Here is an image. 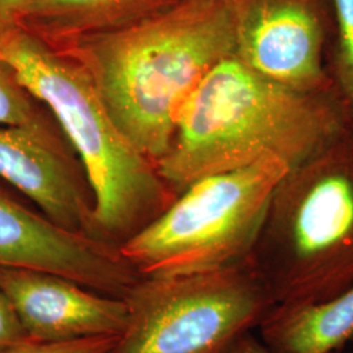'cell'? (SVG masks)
Here are the masks:
<instances>
[{
	"label": "cell",
	"instance_id": "1",
	"mask_svg": "<svg viewBox=\"0 0 353 353\" xmlns=\"http://www.w3.org/2000/svg\"><path fill=\"white\" fill-rule=\"evenodd\" d=\"M348 127L332 92L305 93L268 80L232 54L216 64L183 105L157 168L176 196L204 176L276 156L290 168Z\"/></svg>",
	"mask_w": 353,
	"mask_h": 353
},
{
	"label": "cell",
	"instance_id": "2",
	"mask_svg": "<svg viewBox=\"0 0 353 353\" xmlns=\"http://www.w3.org/2000/svg\"><path fill=\"white\" fill-rule=\"evenodd\" d=\"M234 50L229 0H182L64 54L87 71L114 123L157 165L203 79Z\"/></svg>",
	"mask_w": 353,
	"mask_h": 353
},
{
	"label": "cell",
	"instance_id": "3",
	"mask_svg": "<svg viewBox=\"0 0 353 353\" xmlns=\"http://www.w3.org/2000/svg\"><path fill=\"white\" fill-rule=\"evenodd\" d=\"M0 58L55 115L93 191L96 237L121 248L172 205L157 165L114 123L83 65L23 28L0 36Z\"/></svg>",
	"mask_w": 353,
	"mask_h": 353
},
{
	"label": "cell",
	"instance_id": "4",
	"mask_svg": "<svg viewBox=\"0 0 353 353\" xmlns=\"http://www.w3.org/2000/svg\"><path fill=\"white\" fill-rule=\"evenodd\" d=\"M249 259L274 305L326 303L353 285V132L279 181Z\"/></svg>",
	"mask_w": 353,
	"mask_h": 353
},
{
	"label": "cell",
	"instance_id": "5",
	"mask_svg": "<svg viewBox=\"0 0 353 353\" xmlns=\"http://www.w3.org/2000/svg\"><path fill=\"white\" fill-rule=\"evenodd\" d=\"M276 156L204 176L119 250L141 276L202 274L249 259L279 181Z\"/></svg>",
	"mask_w": 353,
	"mask_h": 353
},
{
	"label": "cell",
	"instance_id": "6",
	"mask_svg": "<svg viewBox=\"0 0 353 353\" xmlns=\"http://www.w3.org/2000/svg\"><path fill=\"white\" fill-rule=\"evenodd\" d=\"M108 353H236L275 306L250 259L220 270L141 276Z\"/></svg>",
	"mask_w": 353,
	"mask_h": 353
},
{
	"label": "cell",
	"instance_id": "7",
	"mask_svg": "<svg viewBox=\"0 0 353 353\" xmlns=\"http://www.w3.org/2000/svg\"><path fill=\"white\" fill-rule=\"evenodd\" d=\"M229 11L241 63L299 92H332L325 67L331 0H229Z\"/></svg>",
	"mask_w": 353,
	"mask_h": 353
},
{
	"label": "cell",
	"instance_id": "8",
	"mask_svg": "<svg viewBox=\"0 0 353 353\" xmlns=\"http://www.w3.org/2000/svg\"><path fill=\"white\" fill-rule=\"evenodd\" d=\"M0 267L50 272L115 299H125L141 278L119 248L54 224L1 179Z\"/></svg>",
	"mask_w": 353,
	"mask_h": 353
},
{
	"label": "cell",
	"instance_id": "9",
	"mask_svg": "<svg viewBox=\"0 0 353 353\" xmlns=\"http://www.w3.org/2000/svg\"><path fill=\"white\" fill-rule=\"evenodd\" d=\"M0 179L26 195L54 224L97 239L93 191L64 132L0 126Z\"/></svg>",
	"mask_w": 353,
	"mask_h": 353
},
{
	"label": "cell",
	"instance_id": "10",
	"mask_svg": "<svg viewBox=\"0 0 353 353\" xmlns=\"http://www.w3.org/2000/svg\"><path fill=\"white\" fill-rule=\"evenodd\" d=\"M0 290L12 303L30 341H77L119 335L126 325L127 306L50 272L0 267Z\"/></svg>",
	"mask_w": 353,
	"mask_h": 353
},
{
	"label": "cell",
	"instance_id": "11",
	"mask_svg": "<svg viewBox=\"0 0 353 353\" xmlns=\"http://www.w3.org/2000/svg\"><path fill=\"white\" fill-rule=\"evenodd\" d=\"M182 0H32L19 26L59 52L87 38L137 26Z\"/></svg>",
	"mask_w": 353,
	"mask_h": 353
},
{
	"label": "cell",
	"instance_id": "12",
	"mask_svg": "<svg viewBox=\"0 0 353 353\" xmlns=\"http://www.w3.org/2000/svg\"><path fill=\"white\" fill-rule=\"evenodd\" d=\"M271 353H336L353 341V285L326 303L275 305L256 330Z\"/></svg>",
	"mask_w": 353,
	"mask_h": 353
},
{
	"label": "cell",
	"instance_id": "13",
	"mask_svg": "<svg viewBox=\"0 0 353 353\" xmlns=\"http://www.w3.org/2000/svg\"><path fill=\"white\" fill-rule=\"evenodd\" d=\"M332 29L325 67L331 90L353 132V0H331Z\"/></svg>",
	"mask_w": 353,
	"mask_h": 353
},
{
	"label": "cell",
	"instance_id": "14",
	"mask_svg": "<svg viewBox=\"0 0 353 353\" xmlns=\"http://www.w3.org/2000/svg\"><path fill=\"white\" fill-rule=\"evenodd\" d=\"M0 126L64 132L50 109L20 81L12 65L0 58Z\"/></svg>",
	"mask_w": 353,
	"mask_h": 353
},
{
	"label": "cell",
	"instance_id": "15",
	"mask_svg": "<svg viewBox=\"0 0 353 353\" xmlns=\"http://www.w3.org/2000/svg\"><path fill=\"white\" fill-rule=\"evenodd\" d=\"M117 339L118 335H102L55 343L28 341L3 348L0 353H108Z\"/></svg>",
	"mask_w": 353,
	"mask_h": 353
},
{
	"label": "cell",
	"instance_id": "16",
	"mask_svg": "<svg viewBox=\"0 0 353 353\" xmlns=\"http://www.w3.org/2000/svg\"><path fill=\"white\" fill-rule=\"evenodd\" d=\"M30 341L12 303L0 290V350Z\"/></svg>",
	"mask_w": 353,
	"mask_h": 353
},
{
	"label": "cell",
	"instance_id": "17",
	"mask_svg": "<svg viewBox=\"0 0 353 353\" xmlns=\"http://www.w3.org/2000/svg\"><path fill=\"white\" fill-rule=\"evenodd\" d=\"M32 0H0V36L19 26L20 16Z\"/></svg>",
	"mask_w": 353,
	"mask_h": 353
},
{
	"label": "cell",
	"instance_id": "18",
	"mask_svg": "<svg viewBox=\"0 0 353 353\" xmlns=\"http://www.w3.org/2000/svg\"><path fill=\"white\" fill-rule=\"evenodd\" d=\"M236 353H271L265 347L259 336L252 332L243 341H241Z\"/></svg>",
	"mask_w": 353,
	"mask_h": 353
},
{
	"label": "cell",
	"instance_id": "19",
	"mask_svg": "<svg viewBox=\"0 0 353 353\" xmlns=\"http://www.w3.org/2000/svg\"><path fill=\"white\" fill-rule=\"evenodd\" d=\"M336 353H353V347L350 350V351H344V350H341V351H339V352Z\"/></svg>",
	"mask_w": 353,
	"mask_h": 353
}]
</instances>
